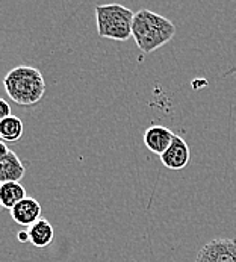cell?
Instances as JSON below:
<instances>
[{"label": "cell", "instance_id": "4fadbf2b", "mask_svg": "<svg viewBox=\"0 0 236 262\" xmlns=\"http://www.w3.org/2000/svg\"><path fill=\"white\" fill-rule=\"evenodd\" d=\"M17 239H18L20 243H29V233H28V230H21V232H18Z\"/></svg>", "mask_w": 236, "mask_h": 262}, {"label": "cell", "instance_id": "3957f363", "mask_svg": "<svg viewBox=\"0 0 236 262\" xmlns=\"http://www.w3.org/2000/svg\"><path fill=\"white\" fill-rule=\"evenodd\" d=\"M135 12L120 3L96 6L97 35L114 41H127L132 37V23Z\"/></svg>", "mask_w": 236, "mask_h": 262}, {"label": "cell", "instance_id": "52a82bcc", "mask_svg": "<svg viewBox=\"0 0 236 262\" xmlns=\"http://www.w3.org/2000/svg\"><path fill=\"white\" fill-rule=\"evenodd\" d=\"M174 132L170 130L165 126L160 124H153L149 129H146L144 132V146L150 150L155 155H163V151L170 147L173 138H174Z\"/></svg>", "mask_w": 236, "mask_h": 262}, {"label": "cell", "instance_id": "7a4b0ae2", "mask_svg": "<svg viewBox=\"0 0 236 262\" xmlns=\"http://www.w3.org/2000/svg\"><path fill=\"white\" fill-rule=\"evenodd\" d=\"M8 97L20 106H35L45 94V80L35 67L18 66L3 77Z\"/></svg>", "mask_w": 236, "mask_h": 262}, {"label": "cell", "instance_id": "5bb4252c", "mask_svg": "<svg viewBox=\"0 0 236 262\" xmlns=\"http://www.w3.org/2000/svg\"><path fill=\"white\" fill-rule=\"evenodd\" d=\"M8 151H9L8 146L5 144V141H2V140H0V159H2V158H3V156L8 153Z\"/></svg>", "mask_w": 236, "mask_h": 262}, {"label": "cell", "instance_id": "9c48e42d", "mask_svg": "<svg viewBox=\"0 0 236 262\" xmlns=\"http://www.w3.org/2000/svg\"><path fill=\"white\" fill-rule=\"evenodd\" d=\"M28 233H29V243L38 249H44V247L50 246L55 238L53 226L50 225V222L47 219H42V217L37 223L28 227Z\"/></svg>", "mask_w": 236, "mask_h": 262}, {"label": "cell", "instance_id": "8992f818", "mask_svg": "<svg viewBox=\"0 0 236 262\" xmlns=\"http://www.w3.org/2000/svg\"><path fill=\"white\" fill-rule=\"evenodd\" d=\"M41 203L34 197H26L11 209L12 220L20 226L31 227L41 219Z\"/></svg>", "mask_w": 236, "mask_h": 262}, {"label": "cell", "instance_id": "9a60e30c", "mask_svg": "<svg viewBox=\"0 0 236 262\" xmlns=\"http://www.w3.org/2000/svg\"><path fill=\"white\" fill-rule=\"evenodd\" d=\"M0 209H2V206H0Z\"/></svg>", "mask_w": 236, "mask_h": 262}, {"label": "cell", "instance_id": "6da1fadb", "mask_svg": "<svg viewBox=\"0 0 236 262\" xmlns=\"http://www.w3.org/2000/svg\"><path fill=\"white\" fill-rule=\"evenodd\" d=\"M176 35V26L171 20L150 9L135 12L132 23V38L143 53H152L170 42Z\"/></svg>", "mask_w": 236, "mask_h": 262}, {"label": "cell", "instance_id": "30bf717a", "mask_svg": "<svg viewBox=\"0 0 236 262\" xmlns=\"http://www.w3.org/2000/svg\"><path fill=\"white\" fill-rule=\"evenodd\" d=\"M26 197V189L20 182H5L0 185V206L3 209L11 211Z\"/></svg>", "mask_w": 236, "mask_h": 262}, {"label": "cell", "instance_id": "ba28073f", "mask_svg": "<svg viewBox=\"0 0 236 262\" xmlns=\"http://www.w3.org/2000/svg\"><path fill=\"white\" fill-rule=\"evenodd\" d=\"M26 167L17 153L9 150L0 159V184L5 182H20L25 178Z\"/></svg>", "mask_w": 236, "mask_h": 262}, {"label": "cell", "instance_id": "277c9868", "mask_svg": "<svg viewBox=\"0 0 236 262\" xmlns=\"http://www.w3.org/2000/svg\"><path fill=\"white\" fill-rule=\"evenodd\" d=\"M196 262H236V239L217 238L203 246Z\"/></svg>", "mask_w": 236, "mask_h": 262}, {"label": "cell", "instance_id": "7c38bea8", "mask_svg": "<svg viewBox=\"0 0 236 262\" xmlns=\"http://www.w3.org/2000/svg\"><path fill=\"white\" fill-rule=\"evenodd\" d=\"M9 115H12V114H11V106H9V103H8L5 99L0 97V121L5 120V118H8Z\"/></svg>", "mask_w": 236, "mask_h": 262}, {"label": "cell", "instance_id": "8fae6325", "mask_svg": "<svg viewBox=\"0 0 236 262\" xmlns=\"http://www.w3.org/2000/svg\"><path fill=\"white\" fill-rule=\"evenodd\" d=\"M25 134V124L20 117L9 115L0 121V140L5 143H15Z\"/></svg>", "mask_w": 236, "mask_h": 262}, {"label": "cell", "instance_id": "5b68a950", "mask_svg": "<svg viewBox=\"0 0 236 262\" xmlns=\"http://www.w3.org/2000/svg\"><path fill=\"white\" fill-rule=\"evenodd\" d=\"M190 146L180 135H174L170 147L163 151V155H160V162L168 170H183L190 164Z\"/></svg>", "mask_w": 236, "mask_h": 262}, {"label": "cell", "instance_id": "2e32d148", "mask_svg": "<svg viewBox=\"0 0 236 262\" xmlns=\"http://www.w3.org/2000/svg\"><path fill=\"white\" fill-rule=\"evenodd\" d=\"M0 185H2V184H0Z\"/></svg>", "mask_w": 236, "mask_h": 262}]
</instances>
